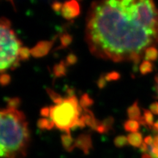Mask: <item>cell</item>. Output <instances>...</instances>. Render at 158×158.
<instances>
[{
	"mask_svg": "<svg viewBox=\"0 0 158 158\" xmlns=\"http://www.w3.org/2000/svg\"><path fill=\"white\" fill-rule=\"evenodd\" d=\"M106 82H107V80H106V76H101L99 78V80L98 81V86L100 89H102L106 86Z\"/></svg>",
	"mask_w": 158,
	"mask_h": 158,
	"instance_id": "4316f807",
	"label": "cell"
},
{
	"mask_svg": "<svg viewBox=\"0 0 158 158\" xmlns=\"http://www.w3.org/2000/svg\"><path fill=\"white\" fill-rule=\"evenodd\" d=\"M142 158H153V157H152L150 154L145 153V154H143V155H142Z\"/></svg>",
	"mask_w": 158,
	"mask_h": 158,
	"instance_id": "d6a6232c",
	"label": "cell"
},
{
	"mask_svg": "<svg viewBox=\"0 0 158 158\" xmlns=\"http://www.w3.org/2000/svg\"><path fill=\"white\" fill-rule=\"evenodd\" d=\"M154 141H155V139H153L152 137H151V136H147V137L144 138L143 142L146 144H147L149 147H150V146H152L153 144Z\"/></svg>",
	"mask_w": 158,
	"mask_h": 158,
	"instance_id": "f546056e",
	"label": "cell"
},
{
	"mask_svg": "<svg viewBox=\"0 0 158 158\" xmlns=\"http://www.w3.org/2000/svg\"><path fill=\"white\" fill-rule=\"evenodd\" d=\"M62 143L64 149L68 152H71L76 148V140H74L70 134L64 133L61 136Z\"/></svg>",
	"mask_w": 158,
	"mask_h": 158,
	"instance_id": "ba28073f",
	"label": "cell"
},
{
	"mask_svg": "<svg viewBox=\"0 0 158 158\" xmlns=\"http://www.w3.org/2000/svg\"><path fill=\"white\" fill-rule=\"evenodd\" d=\"M54 44V41H40L30 49L31 55L35 58H40L48 54L51 47Z\"/></svg>",
	"mask_w": 158,
	"mask_h": 158,
	"instance_id": "8992f818",
	"label": "cell"
},
{
	"mask_svg": "<svg viewBox=\"0 0 158 158\" xmlns=\"http://www.w3.org/2000/svg\"><path fill=\"white\" fill-rule=\"evenodd\" d=\"M93 100L87 94H83L80 100V102H79V105H80V106L83 109H87L89 106L93 105Z\"/></svg>",
	"mask_w": 158,
	"mask_h": 158,
	"instance_id": "e0dca14e",
	"label": "cell"
},
{
	"mask_svg": "<svg viewBox=\"0 0 158 158\" xmlns=\"http://www.w3.org/2000/svg\"><path fill=\"white\" fill-rule=\"evenodd\" d=\"M127 115L130 119L136 120V121L139 122L141 118V113L138 105V102H135L131 106L128 108Z\"/></svg>",
	"mask_w": 158,
	"mask_h": 158,
	"instance_id": "9c48e42d",
	"label": "cell"
},
{
	"mask_svg": "<svg viewBox=\"0 0 158 158\" xmlns=\"http://www.w3.org/2000/svg\"><path fill=\"white\" fill-rule=\"evenodd\" d=\"M153 127H154V128H155V130H157V131H158V122H156V123H155V124H154ZM155 139L158 142V136H157V137H156Z\"/></svg>",
	"mask_w": 158,
	"mask_h": 158,
	"instance_id": "1f68e13d",
	"label": "cell"
},
{
	"mask_svg": "<svg viewBox=\"0 0 158 158\" xmlns=\"http://www.w3.org/2000/svg\"><path fill=\"white\" fill-rule=\"evenodd\" d=\"M0 34V70L2 73H4V72L8 68L15 69L19 64V54L20 48L22 47V43L11 28V22L7 18H2Z\"/></svg>",
	"mask_w": 158,
	"mask_h": 158,
	"instance_id": "3957f363",
	"label": "cell"
},
{
	"mask_svg": "<svg viewBox=\"0 0 158 158\" xmlns=\"http://www.w3.org/2000/svg\"><path fill=\"white\" fill-rule=\"evenodd\" d=\"M155 84H156V90H157V93L158 95V75L155 77Z\"/></svg>",
	"mask_w": 158,
	"mask_h": 158,
	"instance_id": "4dcf8cb0",
	"label": "cell"
},
{
	"mask_svg": "<svg viewBox=\"0 0 158 158\" xmlns=\"http://www.w3.org/2000/svg\"><path fill=\"white\" fill-rule=\"evenodd\" d=\"M86 40L99 58L138 64L158 44V9L153 0H97L89 10Z\"/></svg>",
	"mask_w": 158,
	"mask_h": 158,
	"instance_id": "6da1fadb",
	"label": "cell"
},
{
	"mask_svg": "<svg viewBox=\"0 0 158 158\" xmlns=\"http://www.w3.org/2000/svg\"><path fill=\"white\" fill-rule=\"evenodd\" d=\"M80 13V5L77 0H68L63 4L61 15L67 20L76 18Z\"/></svg>",
	"mask_w": 158,
	"mask_h": 158,
	"instance_id": "5b68a950",
	"label": "cell"
},
{
	"mask_svg": "<svg viewBox=\"0 0 158 158\" xmlns=\"http://www.w3.org/2000/svg\"><path fill=\"white\" fill-rule=\"evenodd\" d=\"M106 78L107 80V81H116L120 78V74L117 72H111L109 73L106 74Z\"/></svg>",
	"mask_w": 158,
	"mask_h": 158,
	"instance_id": "d4e9b609",
	"label": "cell"
},
{
	"mask_svg": "<svg viewBox=\"0 0 158 158\" xmlns=\"http://www.w3.org/2000/svg\"><path fill=\"white\" fill-rule=\"evenodd\" d=\"M50 108L48 107H44L43 108L40 110V115L43 116V118H47V117H50Z\"/></svg>",
	"mask_w": 158,
	"mask_h": 158,
	"instance_id": "83f0119b",
	"label": "cell"
},
{
	"mask_svg": "<svg viewBox=\"0 0 158 158\" xmlns=\"http://www.w3.org/2000/svg\"><path fill=\"white\" fill-rule=\"evenodd\" d=\"M76 147L78 148L85 155L89 153L90 149H92V137L89 134H81L76 138Z\"/></svg>",
	"mask_w": 158,
	"mask_h": 158,
	"instance_id": "52a82bcc",
	"label": "cell"
},
{
	"mask_svg": "<svg viewBox=\"0 0 158 158\" xmlns=\"http://www.w3.org/2000/svg\"><path fill=\"white\" fill-rule=\"evenodd\" d=\"M11 77L9 74L7 73H2L1 77H0V82L2 86H5L8 85L10 83Z\"/></svg>",
	"mask_w": 158,
	"mask_h": 158,
	"instance_id": "cb8c5ba5",
	"label": "cell"
},
{
	"mask_svg": "<svg viewBox=\"0 0 158 158\" xmlns=\"http://www.w3.org/2000/svg\"><path fill=\"white\" fill-rule=\"evenodd\" d=\"M31 55V51L27 47H21L19 50V56L20 60H27Z\"/></svg>",
	"mask_w": 158,
	"mask_h": 158,
	"instance_id": "44dd1931",
	"label": "cell"
},
{
	"mask_svg": "<svg viewBox=\"0 0 158 158\" xmlns=\"http://www.w3.org/2000/svg\"><path fill=\"white\" fill-rule=\"evenodd\" d=\"M124 127L126 131L130 132V133H136V132L138 131L140 128V123L139 122L136 121V120L129 119L124 122Z\"/></svg>",
	"mask_w": 158,
	"mask_h": 158,
	"instance_id": "4fadbf2b",
	"label": "cell"
},
{
	"mask_svg": "<svg viewBox=\"0 0 158 158\" xmlns=\"http://www.w3.org/2000/svg\"><path fill=\"white\" fill-rule=\"evenodd\" d=\"M8 1H10V2H11L12 4H13V6H14V3H13V0H8Z\"/></svg>",
	"mask_w": 158,
	"mask_h": 158,
	"instance_id": "836d02e7",
	"label": "cell"
},
{
	"mask_svg": "<svg viewBox=\"0 0 158 158\" xmlns=\"http://www.w3.org/2000/svg\"><path fill=\"white\" fill-rule=\"evenodd\" d=\"M1 158H25L29 143L26 116L16 108L1 110Z\"/></svg>",
	"mask_w": 158,
	"mask_h": 158,
	"instance_id": "7a4b0ae2",
	"label": "cell"
},
{
	"mask_svg": "<svg viewBox=\"0 0 158 158\" xmlns=\"http://www.w3.org/2000/svg\"><path fill=\"white\" fill-rule=\"evenodd\" d=\"M144 57L145 60L154 62L158 59V50L156 47H150L146 50L144 53Z\"/></svg>",
	"mask_w": 158,
	"mask_h": 158,
	"instance_id": "9a60e30c",
	"label": "cell"
},
{
	"mask_svg": "<svg viewBox=\"0 0 158 158\" xmlns=\"http://www.w3.org/2000/svg\"><path fill=\"white\" fill-rule=\"evenodd\" d=\"M37 127L40 130H50L53 129L54 127L55 124L54 122L48 118H40L37 121Z\"/></svg>",
	"mask_w": 158,
	"mask_h": 158,
	"instance_id": "7c38bea8",
	"label": "cell"
},
{
	"mask_svg": "<svg viewBox=\"0 0 158 158\" xmlns=\"http://www.w3.org/2000/svg\"><path fill=\"white\" fill-rule=\"evenodd\" d=\"M46 91H47V92H48L49 97H50L51 100H52V101L54 102L55 104L56 105L60 104L63 102L64 98H62V96H61L59 94L57 93V92H54V90L51 89H49V88L47 89Z\"/></svg>",
	"mask_w": 158,
	"mask_h": 158,
	"instance_id": "ac0fdd59",
	"label": "cell"
},
{
	"mask_svg": "<svg viewBox=\"0 0 158 158\" xmlns=\"http://www.w3.org/2000/svg\"><path fill=\"white\" fill-rule=\"evenodd\" d=\"M102 124H103L106 130V133H108L109 130L111 129L112 127H113V124L114 122V119L113 117H108L106 118H105L103 121H102Z\"/></svg>",
	"mask_w": 158,
	"mask_h": 158,
	"instance_id": "603a6c76",
	"label": "cell"
},
{
	"mask_svg": "<svg viewBox=\"0 0 158 158\" xmlns=\"http://www.w3.org/2000/svg\"><path fill=\"white\" fill-rule=\"evenodd\" d=\"M153 70V64L148 60H144L140 65V72L142 75H147Z\"/></svg>",
	"mask_w": 158,
	"mask_h": 158,
	"instance_id": "2e32d148",
	"label": "cell"
},
{
	"mask_svg": "<svg viewBox=\"0 0 158 158\" xmlns=\"http://www.w3.org/2000/svg\"><path fill=\"white\" fill-rule=\"evenodd\" d=\"M21 104V100L18 98H13L7 100V107L12 108H18Z\"/></svg>",
	"mask_w": 158,
	"mask_h": 158,
	"instance_id": "7402d4cb",
	"label": "cell"
},
{
	"mask_svg": "<svg viewBox=\"0 0 158 158\" xmlns=\"http://www.w3.org/2000/svg\"><path fill=\"white\" fill-rule=\"evenodd\" d=\"M67 64H65L64 62L62 61L59 62V64L54 65V68H53V73H54L55 77L59 78V77L64 76L66 75L67 72Z\"/></svg>",
	"mask_w": 158,
	"mask_h": 158,
	"instance_id": "5bb4252c",
	"label": "cell"
},
{
	"mask_svg": "<svg viewBox=\"0 0 158 158\" xmlns=\"http://www.w3.org/2000/svg\"><path fill=\"white\" fill-rule=\"evenodd\" d=\"M76 62H77V57L75 54H70L67 56L66 61H65V64L67 65L75 64Z\"/></svg>",
	"mask_w": 158,
	"mask_h": 158,
	"instance_id": "484cf974",
	"label": "cell"
},
{
	"mask_svg": "<svg viewBox=\"0 0 158 158\" xmlns=\"http://www.w3.org/2000/svg\"><path fill=\"white\" fill-rule=\"evenodd\" d=\"M128 142L131 146L135 147H141L143 143L142 135L138 132L136 133H131L127 135Z\"/></svg>",
	"mask_w": 158,
	"mask_h": 158,
	"instance_id": "30bf717a",
	"label": "cell"
},
{
	"mask_svg": "<svg viewBox=\"0 0 158 158\" xmlns=\"http://www.w3.org/2000/svg\"><path fill=\"white\" fill-rule=\"evenodd\" d=\"M140 124L144 126H149V127H153L154 124V116L153 114L150 110H144L143 115L141 116V119L139 120Z\"/></svg>",
	"mask_w": 158,
	"mask_h": 158,
	"instance_id": "8fae6325",
	"label": "cell"
},
{
	"mask_svg": "<svg viewBox=\"0 0 158 158\" xmlns=\"http://www.w3.org/2000/svg\"><path fill=\"white\" fill-rule=\"evenodd\" d=\"M82 109L76 97L70 96L64 99L62 103L51 106L50 118L58 129L70 134V129L76 127Z\"/></svg>",
	"mask_w": 158,
	"mask_h": 158,
	"instance_id": "277c9868",
	"label": "cell"
},
{
	"mask_svg": "<svg viewBox=\"0 0 158 158\" xmlns=\"http://www.w3.org/2000/svg\"><path fill=\"white\" fill-rule=\"evenodd\" d=\"M114 144L116 147L118 148H122L126 147L129 142H128V139L127 137L124 135H118L117 137L115 138L114 139Z\"/></svg>",
	"mask_w": 158,
	"mask_h": 158,
	"instance_id": "d6986e66",
	"label": "cell"
},
{
	"mask_svg": "<svg viewBox=\"0 0 158 158\" xmlns=\"http://www.w3.org/2000/svg\"><path fill=\"white\" fill-rule=\"evenodd\" d=\"M63 4H62L59 2H54L52 5V9L54 10L55 12H61V10H62Z\"/></svg>",
	"mask_w": 158,
	"mask_h": 158,
	"instance_id": "f1b7e54d",
	"label": "cell"
},
{
	"mask_svg": "<svg viewBox=\"0 0 158 158\" xmlns=\"http://www.w3.org/2000/svg\"><path fill=\"white\" fill-rule=\"evenodd\" d=\"M73 41V37L69 34H64L60 37V42H61V48H66Z\"/></svg>",
	"mask_w": 158,
	"mask_h": 158,
	"instance_id": "ffe728a7",
	"label": "cell"
}]
</instances>
